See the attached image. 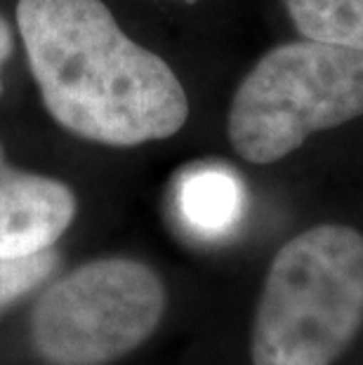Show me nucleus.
<instances>
[{"mask_svg":"<svg viewBox=\"0 0 363 365\" xmlns=\"http://www.w3.org/2000/svg\"><path fill=\"white\" fill-rule=\"evenodd\" d=\"M17 26L48 113L109 146L177 135L189 118L180 78L123 34L102 0H19Z\"/></svg>","mask_w":363,"mask_h":365,"instance_id":"1","label":"nucleus"},{"mask_svg":"<svg viewBox=\"0 0 363 365\" xmlns=\"http://www.w3.org/2000/svg\"><path fill=\"white\" fill-rule=\"evenodd\" d=\"M363 325V234L319 224L281 245L252 323V365H333Z\"/></svg>","mask_w":363,"mask_h":365,"instance_id":"2","label":"nucleus"},{"mask_svg":"<svg viewBox=\"0 0 363 365\" xmlns=\"http://www.w3.org/2000/svg\"><path fill=\"white\" fill-rule=\"evenodd\" d=\"M363 115V50L302 38L269 50L238 85L229 142L243 160L269 165L314 132Z\"/></svg>","mask_w":363,"mask_h":365,"instance_id":"3","label":"nucleus"},{"mask_svg":"<svg viewBox=\"0 0 363 365\" xmlns=\"http://www.w3.org/2000/svg\"><path fill=\"white\" fill-rule=\"evenodd\" d=\"M165 287L135 259L83 264L41 294L31 316V341L55 365H106L135 351L158 328Z\"/></svg>","mask_w":363,"mask_h":365,"instance_id":"4","label":"nucleus"},{"mask_svg":"<svg viewBox=\"0 0 363 365\" xmlns=\"http://www.w3.org/2000/svg\"><path fill=\"white\" fill-rule=\"evenodd\" d=\"M76 217V196L52 177L0 168V257L50 250Z\"/></svg>","mask_w":363,"mask_h":365,"instance_id":"5","label":"nucleus"},{"mask_svg":"<svg viewBox=\"0 0 363 365\" xmlns=\"http://www.w3.org/2000/svg\"><path fill=\"white\" fill-rule=\"evenodd\" d=\"M184 222L203 236H220L241 217L243 191L231 173L220 168H198L184 175L177 193Z\"/></svg>","mask_w":363,"mask_h":365,"instance_id":"6","label":"nucleus"},{"mask_svg":"<svg viewBox=\"0 0 363 365\" xmlns=\"http://www.w3.org/2000/svg\"><path fill=\"white\" fill-rule=\"evenodd\" d=\"M285 7L302 38L363 50V0H285Z\"/></svg>","mask_w":363,"mask_h":365,"instance_id":"7","label":"nucleus"},{"mask_svg":"<svg viewBox=\"0 0 363 365\" xmlns=\"http://www.w3.org/2000/svg\"><path fill=\"white\" fill-rule=\"evenodd\" d=\"M57 257L50 250L29 255V257L5 259L0 257V307L21 297L31 287L43 283L55 269Z\"/></svg>","mask_w":363,"mask_h":365,"instance_id":"8","label":"nucleus"},{"mask_svg":"<svg viewBox=\"0 0 363 365\" xmlns=\"http://www.w3.org/2000/svg\"><path fill=\"white\" fill-rule=\"evenodd\" d=\"M12 54V31L7 26V21L0 17V71H3V64L10 59ZM0 92H3V81H0Z\"/></svg>","mask_w":363,"mask_h":365,"instance_id":"9","label":"nucleus"},{"mask_svg":"<svg viewBox=\"0 0 363 365\" xmlns=\"http://www.w3.org/2000/svg\"><path fill=\"white\" fill-rule=\"evenodd\" d=\"M5 165V163H3V149H0V168H3Z\"/></svg>","mask_w":363,"mask_h":365,"instance_id":"10","label":"nucleus"}]
</instances>
